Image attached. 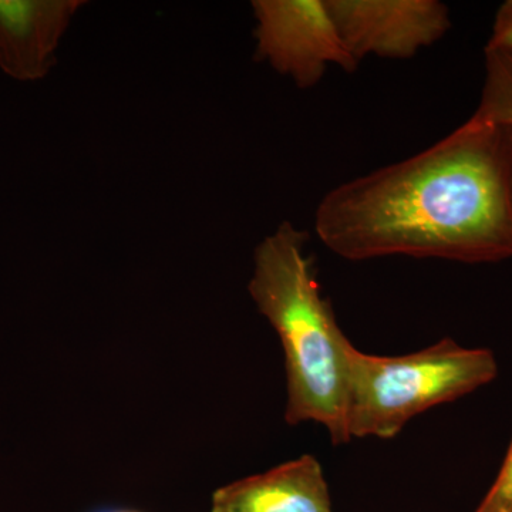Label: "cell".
<instances>
[{"label":"cell","mask_w":512,"mask_h":512,"mask_svg":"<svg viewBox=\"0 0 512 512\" xmlns=\"http://www.w3.org/2000/svg\"><path fill=\"white\" fill-rule=\"evenodd\" d=\"M315 231L353 262L512 258V127L473 114L416 156L330 190Z\"/></svg>","instance_id":"1"},{"label":"cell","mask_w":512,"mask_h":512,"mask_svg":"<svg viewBox=\"0 0 512 512\" xmlns=\"http://www.w3.org/2000/svg\"><path fill=\"white\" fill-rule=\"evenodd\" d=\"M306 241V232L289 221L268 235L255 249L249 295L284 349L286 423L320 424L333 444H345L349 443L345 407L352 342L323 296Z\"/></svg>","instance_id":"2"},{"label":"cell","mask_w":512,"mask_h":512,"mask_svg":"<svg viewBox=\"0 0 512 512\" xmlns=\"http://www.w3.org/2000/svg\"><path fill=\"white\" fill-rule=\"evenodd\" d=\"M497 375L491 350L464 348L450 338L400 356L370 355L350 345L348 439H394L414 417L476 392Z\"/></svg>","instance_id":"3"},{"label":"cell","mask_w":512,"mask_h":512,"mask_svg":"<svg viewBox=\"0 0 512 512\" xmlns=\"http://www.w3.org/2000/svg\"><path fill=\"white\" fill-rule=\"evenodd\" d=\"M256 55L276 72L311 89L329 66L355 72L349 52L326 0H254Z\"/></svg>","instance_id":"4"},{"label":"cell","mask_w":512,"mask_h":512,"mask_svg":"<svg viewBox=\"0 0 512 512\" xmlns=\"http://www.w3.org/2000/svg\"><path fill=\"white\" fill-rule=\"evenodd\" d=\"M349 52L363 57L410 59L451 28L439 0H326Z\"/></svg>","instance_id":"5"},{"label":"cell","mask_w":512,"mask_h":512,"mask_svg":"<svg viewBox=\"0 0 512 512\" xmlns=\"http://www.w3.org/2000/svg\"><path fill=\"white\" fill-rule=\"evenodd\" d=\"M83 5L82 0H0V69L18 82L46 77Z\"/></svg>","instance_id":"6"},{"label":"cell","mask_w":512,"mask_h":512,"mask_svg":"<svg viewBox=\"0 0 512 512\" xmlns=\"http://www.w3.org/2000/svg\"><path fill=\"white\" fill-rule=\"evenodd\" d=\"M211 512H333L322 464L311 454L218 488Z\"/></svg>","instance_id":"7"},{"label":"cell","mask_w":512,"mask_h":512,"mask_svg":"<svg viewBox=\"0 0 512 512\" xmlns=\"http://www.w3.org/2000/svg\"><path fill=\"white\" fill-rule=\"evenodd\" d=\"M485 77L477 116L512 127V52L485 49Z\"/></svg>","instance_id":"8"},{"label":"cell","mask_w":512,"mask_h":512,"mask_svg":"<svg viewBox=\"0 0 512 512\" xmlns=\"http://www.w3.org/2000/svg\"><path fill=\"white\" fill-rule=\"evenodd\" d=\"M474 512H512V439L497 478Z\"/></svg>","instance_id":"9"},{"label":"cell","mask_w":512,"mask_h":512,"mask_svg":"<svg viewBox=\"0 0 512 512\" xmlns=\"http://www.w3.org/2000/svg\"><path fill=\"white\" fill-rule=\"evenodd\" d=\"M485 49L512 52V0H507L495 13L493 30Z\"/></svg>","instance_id":"10"},{"label":"cell","mask_w":512,"mask_h":512,"mask_svg":"<svg viewBox=\"0 0 512 512\" xmlns=\"http://www.w3.org/2000/svg\"><path fill=\"white\" fill-rule=\"evenodd\" d=\"M97 512H140L136 510H126V508H110V510H101Z\"/></svg>","instance_id":"11"}]
</instances>
